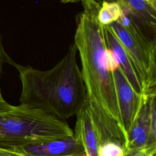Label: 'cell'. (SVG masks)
Instances as JSON below:
<instances>
[{"label":"cell","instance_id":"ac0fdd59","mask_svg":"<svg viewBox=\"0 0 156 156\" xmlns=\"http://www.w3.org/2000/svg\"><path fill=\"white\" fill-rule=\"evenodd\" d=\"M115 1H116V0H115Z\"/></svg>","mask_w":156,"mask_h":156},{"label":"cell","instance_id":"5b68a950","mask_svg":"<svg viewBox=\"0 0 156 156\" xmlns=\"http://www.w3.org/2000/svg\"><path fill=\"white\" fill-rule=\"evenodd\" d=\"M155 102L156 95L142 96L140 107L128 133V150L156 146Z\"/></svg>","mask_w":156,"mask_h":156},{"label":"cell","instance_id":"e0dca14e","mask_svg":"<svg viewBox=\"0 0 156 156\" xmlns=\"http://www.w3.org/2000/svg\"><path fill=\"white\" fill-rule=\"evenodd\" d=\"M155 156H156V155H155Z\"/></svg>","mask_w":156,"mask_h":156},{"label":"cell","instance_id":"8fae6325","mask_svg":"<svg viewBox=\"0 0 156 156\" xmlns=\"http://www.w3.org/2000/svg\"><path fill=\"white\" fill-rule=\"evenodd\" d=\"M125 151L119 144L108 142L99 146L98 156H124Z\"/></svg>","mask_w":156,"mask_h":156},{"label":"cell","instance_id":"8992f818","mask_svg":"<svg viewBox=\"0 0 156 156\" xmlns=\"http://www.w3.org/2000/svg\"><path fill=\"white\" fill-rule=\"evenodd\" d=\"M113 72L121 121L128 140V133L140 107L142 96L135 92L118 65Z\"/></svg>","mask_w":156,"mask_h":156},{"label":"cell","instance_id":"ba28073f","mask_svg":"<svg viewBox=\"0 0 156 156\" xmlns=\"http://www.w3.org/2000/svg\"><path fill=\"white\" fill-rule=\"evenodd\" d=\"M103 26L107 44L113 52L119 66L135 92L143 96L138 77L121 43L110 25H103Z\"/></svg>","mask_w":156,"mask_h":156},{"label":"cell","instance_id":"6da1fadb","mask_svg":"<svg viewBox=\"0 0 156 156\" xmlns=\"http://www.w3.org/2000/svg\"><path fill=\"white\" fill-rule=\"evenodd\" d=\"M82 10L76 16L74 42L79 54L87 108L95 126L100 146L113 142L128 149L118 105L113 69L118 64L108 47L104 26L98 21L101 4L81 0Z\"/></svg>","mask_w":156,"mask_h":156},{"label":"cell","instance_id":"7a4b0ae2","mask_svg":"<svg viewBox=\"0 0 156 156\" xmlns=\"http://www.w3.org/2000/svg\"><path fill=\"white\" fill-rule=\"evenodd\" d=\"M77 49L71 44L65 55L52 68L41 71L16 63L21 82L20 104L46 111L66 120L85 105V88L78 66Z\"/></svg>","mask_w":156,"mask_h":156},{"label":"cell","instance_id":"4fadbf2b","mask_svg":"<svg viewBox=\"0 0 156 156\" xmlns=\"http://www.w3.org/2000/svg\"><path fill=\"white\" fill-rule=\"evenodd\" d=\"M15 63V62L9 56V55L5 51L2 44V36L0 34V77L2 73L3 66L5 64L8 63L13 66Z\"/></svg>","mask_w":156,"mask_h":156},{"label":"cell","instance_id":"277c9868","mask_svg":"<svg viewBox=\"0 0 156 156\" xmlns=\"http://www.w3.org/2000/svg\"><path fill=\"white\" fill-rule=\"evenodd\" d=\"M119 6V18L110 25L135 71L142 95H156V30L141 23L124 6Z\"/></svg>","mask_w":156,"mask_h":156},{"label":"cell","instance_id":"3957f363","mask_svg":"<svg viewBox=\"0 0 156 156\" xmlns=\"http://www.w3.org/2000/svg\"><path fill=\"white\" fill-rule=\"evenodd\" d=\"M74 136L65 120L46 111L20 104L0 114V148H13Z\"/></svg>","mask_w":156,"mask_h":156},{"label":"cell","instance_id":"2e32d148","mask_svg":"<svg viewBox=\"0 0 156 156\" xmlns=\"http://www.w3.org/2000/svg\"><path fill=\"white\" fill-rule=\"evenodd\" d=\"M81 0H60L61 2H63L64 4H67V3H76L78 2H80Z\"/></svg>","mask_w":156,"mask_h":156},{"label":"cell","instance_id":"9c48e42d","mask_svg":"<svg viewBox=\"0 0 156 156\" xmlns=\"http://www.w3.org/2000/svg\"><path fill=\"white\" fill-rule=\"evenodd\" d=\"M74 136L82 144L87 156H98L99 137L90 115L84 105L76 114Z\"/></svg>","mask_w":156,"mask_h":156},{"label":"cell","instance_id":"30bf717a","mask_svg":"<svg viewBox=\"0 0 156 156\" xmlns=\"http://www.w3.org/2000/svg\"><path fill=\"white\" fill-rule=\"evenodd\" d=\"M121 13V7L116 1L104 0L98 11V19L102 25H110L118 20Z\"/></svg>","mask_w":156,"mask_h":156},{"label":"cell","instance_id":"5bb4252c","mask_svg":"<svg viewBox=\"0 0 156 156\" xmlns=\"http://www.w3.org/2000/svg\"><path fill=\"white\" fill-rule=\"evenodd\" d=\"M13 105L9 104L7 102L5 101L2 95L0 89V114L10 110L13 108Z\"/></svg>","mask_w":156,"mask_h":156},{"label":"cell","instance_id":"7c38bea8","mask_svg":"<svg viewBox=\"0 0 156 156\" xmlns=\"http://www.w3.org/2000/svg\"><path fill=\"white\" fill-rule=\"evenodd\" d=\"M156 146H146L140 148L130 149L126 151L124 156H155Z\"/></svg>","mask_w":156,"mask_h":156},{"label":"cell","instance_id":"52a82bcc","mask_svg":"<svg viewBox=\"0 0 156 156\" xmlns=\"http://www.w3.org/2000/svg\"><path fill=\"white\" fill-rule=\"evenodd\" d=\"M11 150L21 153L23 156H80L85 152L82 144L74 136L31 144Z\"/></svg>","mask_w":156,"mask_h":156},{"label":"cell","instance_id":"9a60e30c","mask_svg":"<svg viewBox=\"0 0 156 156\" xmlns=\"http://www.w3.org/2000/svg\"><path fill=\"white\" fill-rule=\"evenodd\" d=\"M0 156H23V155L18 152L0 148Z\"/></svg>","mask_w":156,"mask_h":156}]
</instances>
